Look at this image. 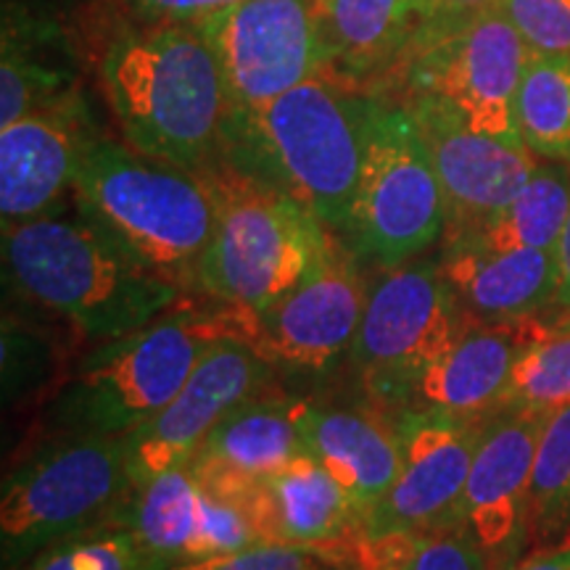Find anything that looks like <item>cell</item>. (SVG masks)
Wrapping results in <instances>:
<instances>
[{
    "label": "cell",
    "mask_w": 570,
    "mask_h": 570,
    "mask_svg": "<svg viewBox=\"0 0 570 570\" xmlns=\"http://www.w3.org/2000/svg\"><path fill=\"white\" fill-rule=\"evenodd\" d=\"M98 80L127 146L202 175L219 159L230 96L194 24L142 19L111 35Z\"/></svg>",
    "instance_id": "1"
},
{
    "label": "cell",
    "mask_w": 570,
    "mask_h": 570,
    "mask_svg": "<svg viewBox=\"0 0 570 570\" xmlns=\"http://www.w3.org/2000/svg\"><path fill=\"white\" fill-rule=\"evenodd\" d=\"M370 96L320 71L277 98L230 109L219 161L294 198L344 238L360 183Z\"/></svg>",
    "instance_id": "2"
},
{
    "label": "cell",
    "mask_w": 570,
    "mask_h": 570,
    "mask_svg": "<svg viewBox=\"0 0 570 570\" xmlns=\"http://www.w3.org/2000/svg\"><path fill=\"white\" fill-rule=\"evenodd\" d=\"M256 344V312L217 302L212 309L175 304L125 336L98 341L77 362L46 410L56 433L125 439L167 407L219 341Z\"/></svg>",
    "instance_id": "3"
},
{
    "label": "cell",
    "mask_w": 570,
    "mask_h": 570,
    "mask_svg": "<svg viewBox=\"0 0 570 570\" xmlns=\"http://www.w3.org/2000/svg\"><path fill=\"white\" fill-rule=\"evenodd\" d=\"M3 275L21 298L63 317L96 344L138 331L185 294L82 214L48 212L3 227Z\"/></svg>",
    "instance_id": "4"
},
{
    "label": "cell",
    "mask_w": 570,
    "mask_h": 570,
    "mask_svg": "<svg viewBox=\"0 0 570 570\" xmlns=\"http://www.w3.org/2000/svg\"><path fill=\"white\" fill-rule=\"evenodd\" d=\"M71 190L82 217L142 267L183 291L198 288V265L214 235V198L204 175L92 135Z\"/></svg>",
    "instance_id": "5"
},
{
    "label": "cell",
    "mask_w": 570,
    "mask_h": 570,
    "mask_svg": "<svg viewBox=\"0 0 570 570\" xmlns=\"http://www.w3.org/2000/svg\"><path fill=\"white\" fill-rule=\"evenodd\" d=\"M214 198V235L198 265V291L259 315L309 275L333 233L294 198L240 175L204 169Z\"/></svg>",
    "instance_id": "6"
},
{
    "label": "cell",
    "mask_w": 570,
    "mask_h": 570,
    "mask_svg": "<svg viewBox=\"0 0 570 570\" xmlns=\"http://www.w3.org/2000/svg\"><path fill=\"white\" fill-rule=\"evenodd\" d=\"M130 494L125 439L53 433V439L35 446L3 479V570H19L56 541L117 523Z\"/></svg>",
    "instance_id": "7"
},
{
    "label": "cell",
    "mask_w": 570,
    "mask_h": 570,
    "mask_svg": "<svg viewBox=\"0 0 570 570\" xmlns=\"http://www.w3.org/2000/svg\"><path fill=\"white\" fill-rule=\"evenodd\" d=\"M444 233V194L417 122L404 104L370 98L346 246L389 269L417 259Z\"/></svg>",
    "instance_id": "8"
},
{
    "label": "cell",
    "mask_w": 570,
    "mask_h": 570,
    "mask_svg": "<svg viewBox=\"0 0 570 570\" xmlns=\"http://www.w3.org/2000/svg\"><path fill=\"white\" fill-rule=\"evenodd\" d=\"M531 48L497 9L423 21L399 59L407 98L454 111L475 132L523 142L515 104Z\"/></svg>",
    "instance_id": "9"
},
{
    "label": "cell",
    "mask_w": 570,
    "mask_h": 570,
    "mask_svg": "<svg viewBox=\"0 0 570 570\" xmlns=\"http://www.w3.org/2000/svg\"><path fill=\"white\" fill-rule=\"evenodd\" d=\"M468 320L439 262L381 269L367 288L348 362L377 402L399 410L417 377L468 331Z\"/></svg>",
    "instance_id": "10"
},
{
    "label": "cell",
    "mask_w": 570,
    "mask_h": 570,
    "mask_svg": "<svg viewBox=\"0 0 570 570\" xmlns=\"http://www.w3.org/2000/svg\"><path fill=\"white\" fill-rule=\"evenodd\" d=\"M194 27L217 56L230 109L259 106L331 69L312 0H240Z\"/></svg>",
    "instance_id": "11"
},
{
    "label": "cell",
    "mask_w": 570,
    "mask_h": 570,
    "mask_svg": "<svg viewBox=\"0 0 570 570\" xmlns=\"http://www.w3.org/2000/svg\"><path fill=\"white\" fill-rule=\"evenodd\" d=\"M367 288L356 254L333 233L309 275L275 306L256 315L254 346L275 367L291 373H331L352 352Z\"/></svg>",
    "instance_id": "12"
},
{
    "label": "cell",
    "mask_w": 570,
    "mask_h": 570,
    "mask_svg": "<svg viewBox=\"0 0 570 570\" xmlns=\"http://www.w3.org/2000/svg\"><path fill=\"white\" fill-rule=\"evenodd\" d=\"M483 420L433 407L396 410L399 479L360 529L367 533L458 529L460 499Z\"/></svg>",
    "instance_id": "13"
},
{
    "label": "cell",
    "mask_w": 570,
    "mask_h": 570,
    "mask_svg": "<svg viewBox=\"0 0 570 570\" xmlns=\"http://www.w3.org/2000/svg\"><path fill=\"white\" fill-rule=\"evenodd\" d=\"M275 365L240 338L219 341L204 354L159 415L125 436L132 489L167 470L188 465L227 412L267 389Z\"/></svg>",
    "instance_id": "14"
},
{
    "label": "cell",
    "mask_w": 570,
    "mask_h": 570,
    "mask_svg": "<svg viewBox=\"0 0 570 570\" xmlns=\"http://www.w3.org/2000/svg\"><path fill=\"white\" fill-rule=\"evenodd\" d=\"M547 415L497 410L483 420L473 465L462 491L458 529L504 570L531 539V479Z\"/></svg>",
    "instance_id": "15"
},
{
    "label": "cell",
    "mask_w": 570,
    "mask_h": 570,
    "mask_svg": "<svg viewBox=\"0 0 570 570\" xmlns=\"http://www.w3.org/2000/svg\"><path fill=\"white\" fill-rule=\"evenodd\" d=\"M436 169L446 209L444 238L470 233L518 196L539 167L523 142L475 132L454 111L428 98L404 101Z\"/></svg>",
    "instance_id": "16"
},
{
    "label": "cell",
    "mask_w": 570,
    "mask_h": 570,
    "mask_svg": "<svg viewBox=\"0 0 570 570\" xmlns=\"http://www.w3.org/2000/svg\"><path fill=\"white\" fill-rule=\"evenodd\" d=\"M117 523L132 531L148 566H169L265 544L244 504L206 489L180 465L132 489Z\"/></svg>",
    "instance_id": "17"
},
{
    "label": "cell",
    "mask_w": 570,
    "mask_h": 570,
    "mask_svg": "<svg viewBox=\"0 0 570 570\" xmlns=\"http://www.w3.org/2000/svg\"><path fill=\"white\" fill-rule=\"evenodd\" d=\"M80 92L0 127V217L3 227L53 212L75 185L85 142L92 138Z\"/></svg>",
    "instance_id": "18"
},
{
    "label": "cell",
    "mask_w": 570,
    "mask_h": 570,
    "mask_svg": "<svg viewBox=\"0 0 570 570\" xmlns=\"http://www.w3.org/2000/svg\"><path fill=\"white\" fill-rule=\"evenodd\" d=\"M306 399L256 394L227 412L188 462L214 494L244 504L246 497L304 454L302 412Z\"/></svg>",
    "instance_id": "19"
},
{
    "label": "cell",
    "mask_w": 570,
    "mask_h": 570,
    "mask_svg": "<svg viewBox=\"0 0 570 570\" xmlns=\"http://www.w3.org/2000/svg\"><path fill=\"white\" fill-rule=\"evenodd\" d=\"M302 439L304 452L331 470L365 523L399 479L402 458L394 420L375 407L306 402Z\"/></svg>",
    "instance_id": "20"
},
{
    "label": "cell",
    "mask_w": 570,
    "mask_h": 570,
    "mask_svg": "<svg viewBox=\"0 0 570 570\" xmlns=\"http://www.w3.org/2000/svg\"><path fill=\"white\" fill-rule=\"evenodd\" d=\"M541 327L544 325L533 317L470 325L454 346L417 377L404 407H433L465 417L494 415L520 352Z\"/></svg>",
    "instance_id": "21"
},
{
    "label": "cell",
    "mask_w": 570,
    "mask_h": 570,
    "mask_svg": "<svg viewBox=\"0 0 570 570\" xmlns=\"http://www.w3.org/2000/svg\"><path fill=\"white\" fill-rule=\"evenodd\" d=\"M244 510L265 544L323 550L362 525L352 497L312 454H298L246 497Z\"/></svg>",
    "instance_id": "22"
},
{
    "label": "cell",
    "mask_w": 570,
    "mask_h": 570,
    "mask_svg": "<svg viewBox=\"0 0 570 570\" xmlns=\"http://www.w3.org/2000/svg\"><path fill=\"white\" fill-rule=\"evenodd\" d=\"M439 267L468 315L483 323L529 320L558 294V254L552 248L483 252L444 244Z\"/></svg>",
    "instance_id": "23"
},
{
    "label": "cell",
    "mask_w": 570,
    "mask_h": 570,
    "mask_svg": "<svg viewBox=\"0 0 570 570\" xmlns=\"http://www.w3.org/2000/svg\"><path fill=\"white\" fill-rule=\"evenodd\" d=\"M327 63L344 80L396 67L415 38V0H312Z\"/></svg>",
    "instance_id": "24"
},
{
    "label": "cell",
    "mask_w": 570,
    "mask_h": 570,
    "mask_svg": "<svg viewBox=\"0 0 570 570\" xmlns=\"http://www.w3.org/2000/svg\"><path fill=\"white\" fill-rule=\"evenodd\" d=\"M56 30L6 6L0 48V127L77 96L75 71Z\"/></svg>",
    "instance_id": "25"
},
{
    "label": "cell",
    "mask_w": 570,
    "mask_h": 570,
    "mask_svg": "<svg viewBox=\"0 0 570 570\" xmlns=\"http://www.w3.org/2000/svg\"><path fill=\"white\" fill-rule=\"evenodd\" d=\"M317 554L333 570H494L462 529L386 533L356 529Z\"/></svg>",
    "instance_id": "26"
},
{
    "label": "cell",
    "mask_w": 570,
    "mask_h": 570,
    "mask_svg": "<svg viewBox=\"0 0 570 570\" xmlns=\"http://www.w3.org/2000/svg\"><path fill=\"white\" fill-rule=\"evenodd\" d=\"M570 212V164L539 161L531 180L487 223L470 233L444 238V244H465L483 252L515 248H558Z\"/></svg>",
    "instance_id": "27"
},
{
    "label": "cell",
    "mask_w": 570,
    "mask_h": 570,
    "mask_svg": "<svg viewBox=\"0 0 570 570\" xmlns=\"http://www.w3.org/2000/svg\"><path fill=\"white\" fill-rule=\"evenodd\" d=\"M515 117L520 140L537 159L570 164V56L529 53Z\"/></svg>",
    "instance_id": "28"
},
{
    "label": "cell",
    "mask_w": 570,
    "mask_h": 570,
    "mask_svg": "<svg viewBox=\"0 0 570 570\" xmlns=\"http://www.w3.org/2000/svg\"><path fill=\"white\" fill-rule=\"evenodd\" d=\"M570 404V323L541 327L523 352L497 410L552 415Z\"/></svg>",
    "instance_id": "29"
},
{
    "label": "cell",
    "mask_w": 570,
    "mask_h": 570,
    "mask_svg": "<svg viewBox=\"0 0 570 570\" xmlns=\"http://www.w3.org/2000/svg\"><path fill=\"white\" fill-rule=\"evenodd\" d=\"M570 533V404L541 425L531 479V537L552 544Z\"/></svg>",
    "instance_id": "30"
},
{
    "label": "cell",
    "mask_w": 570,
    "mask_h": 570,
    "mask_svg": "<svg viewBox=\"0 0 570 570\" xmlns=\"http://www.w3.org/2000/svg\"><path fill=\"white\" fill-rule=\"evenodd\" d=\"M138 539L122 523L77 533L35 554L19 570H146Z\"/></svg>",
    "instance_id": "31"
},
{
    "label": "cell",
    "mask_w": 570,
    "mask_h": 570,
    "mask_svg": "<svg viewBox=\"0 0 570 570\" xmlns=\"http://www.w3.org/2000/svg\"><path fill=\"white\" fill-rule=\"evenodd\" d=\"M497 9L531 51L570 56V0H497Z\"/></svg>",
    "instance_id": "32"
},
{
    "label": "cell",
    "mask_w": 570,
    "mask_h": 570,
    "mask_svg": "<svg viewBox=\"0 0 570 570\" xmlns=\"http://www.w3.org/2000/svg\"><path fill=\"white\" fill-rule=\"evenodd\" d=\"M146 570H333L315 550L291 544H254L212 558L146 566Z\"/></svg>",
    "instance_id": "33"
},
{
    "label": "cell",
    "mask_w": 570,
    "mask_h": 570,
    "mask_svg": "<svg viewBox=\"0 0 570 570\" xmlns=\"http://www.w3.org/2000/svg\"><path fill=\"white\" fill-rule=\"evenodd\" d=\"M119 3L138 13L140 19L196 24L212 13L230 9L240 0H119Z\"/></svg>",
    "instance_id": "34"
},
{
    "label": "cell",
    "mask_w": 570,
    "mask_h": 570,
    "mask_svg": "<svg viewBox=\"0 0 570 570\" xmlns=\"http://www.w3.org/2000/svg\"><path fill=\"white\" fill-rule=\"evenodd\" d=\"M504 570H570V533L560 541L539 547L537 552L525 554Z\"/></svg>",
    "instance_id": "35"
},
{
    "label": "cell",
    "mask_w": 570,
    "mask_h": 570,
    "mask_svg": "<svg viewBox=\"0 0 570 570\" xmlns=\"http://www.w3.org/2000/svg\"><path fill=\"white\" fill-rule=\"evenodd\" d=\"M420 19L423 21H444L468 17V13L494 9L497 0H415Z\"/></svg>",
    "instance_id": "36"
},
{
    "label": "cell",
    "mask_w": 570,
    "mask_h": 570,
    "mask_svg": "<svg viewBox=\"0 0 570 570\" xmlns=\"http://www.w3.org/2000/svg\"><path fill=\"white\" fill-rule=\"evenodd\" d=\"M554 254H558V294H554V304H558L566 315H570V212Z\"/></svg>",
    "instance_id": "37"
}]
</instances>
